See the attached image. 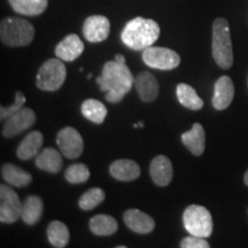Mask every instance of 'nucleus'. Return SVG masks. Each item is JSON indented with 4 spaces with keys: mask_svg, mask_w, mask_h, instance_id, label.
<instances>
[{
    "mask_svg": "<svg viewBox=\"0 0 248 248\" xmlns=\"http://www.w3.org/2000/svg\"><path fill=\"white\" fill-rule=\"evenodd\" d=\"M9 5L18 14L37 16L46 11L48 0H8Z\"/></svg>",
    "mask_w": 248,
    "mask_h": 248,
    "instance_id": "nucleus-23",
    "label": "nucleus"
},
{
    "mask_svg": "<svg viewBox=\"0 0 248 248\" xmlns=\"http://www.w3.org/2000/svg\"><path fill=\"white\" fill-rule=\"evenodd\" d=\"M67 69L61 59H49L42 64L36 77V85L43 91H57L63 85Z\"/></svg>",
    "mask_w": 248,
    "mask_h": 248,
    "instance_id": "nucleus-6",
    "label": "nucleus"
},
{
    "mask_svg": "<svg viewBox=\"0 0 248 248\" xmlns=\"http://www.w3.org/2000/svg\"><path fill=\"white\" fill-rule=\"evenodd\" d=\"M114 60L117 61V62H120V63H125V58H124L122 54H116L115 55V59H114Z\"/></svg>",
    "mask_w": 248,
    "mask_h": 248,
    "instance_id": "nucleus-32",
    "label": "nucleus"
},
{
    "mask_svg": "<svg viewBox=\"0 0 248 248\" xmlns=\"http://www.w3.org/2000/svg\"><path fill=\"white\" fill-rule=\"evenodd\" d=\"M47 239L55 248H63L69 243L70 234L67 225L60 221H53L48 224Z\"/></svg>",
    "mask_w": 248,
    "mask_h": 248,
    "instance_id": "nucleus-26",
    "label": "nucleus"
},
{
    "mask_svg": "<svg viewBox=\"0 0 248 248\" xmlns=\"http://www.w3.org/2000/svg\"><path fill=\"white\" fill-rule=\"evenodd\" d=\"M22 206L20 198L8 185H0V221L5 224L15 223L22 215Z\"/></svg>",
    "mask_w": 248,
    "mask_h": 248,
    "instance_id": "nucleus-8",
    "label": "nucleus"
},
{
    "mask_svg": "<svg viewBox=\"0 0 248 248\" xmlns=\"http://www.w3.org/2000/svg\"><path fill=\"white\" fill-rule=\"evenodd\" d=\"M1 177L14 187H24L32 182V176L29 172L12 163H6L1 167Z\"/></svg>",
    "mask_w": 248,
    "mask_h": 248,
    "instance_id": "nucleus-21",
    "label": "nucleus"
},
{
    "mask_svg": "<svg viewBox=\"0 0 248 248\" xmlns=\"http://www.w3.org/2000/svg\"><path fill=\"white\" fill-rule=\"evenodd\" d=\"M36 123V114L31 108L23 107L16 113L5 120L2 126V136L5 138H13Z\"/></svg>",
    "mask_w": 248,
    "mask_h": 248,
    "instance_id": "nucleus-10",
    "label": "nucleus"
},
{
    "mask_svg": "<svg viewBox=\"0 0 248 248\" xmlns=\"http://www.w3.org/2000/svg\"><path fill=\"white\" fill-rule=\"evenodd\" d=\"M44 144V136L39 131H32L28 133L21 144L18 145L16 154L17 157L21 160H30L39 154Z\"/></svg>",
    "mask_w": 248,
    "mask_h": 248,
    "instance_id": "nucleus-19",
    "label": "nucleus"
},
{
    "mask_svg": "<svg viewBox=\"0 0 248 248\" xmlns=\"http://www.w3.org/2000/svg\"><path fill=\"white\" fill-rule=\"evenodd\" d=\"M110 31V22L106 16L92 15L83 24V35L90 43H101L108 38Z\"/></svg>",
    "mask_w": 248,
    "mask_h": 248,
    "instance_id": "nucleus-11",
    "label": "nucleus"
},
{
    "mask_svg": "<svg viewBox=\"0 0 248 248\" xmlns=\"http://www.w3.org/2000/svg\"><path fill=\"white\" fill-rule=\"evenodd\" d=\"M119 229V224L114 217L105 214H99L90 219V230L93 234L100 235H111Z\"/></svg>",
    "mask_w": 248,
    "mask_h": 248,
    "instance_id": "nucleus-24",
    "label": "nucleus"
},
{
    "mask_svg": "<svg viewBox=\"0 0 248 248\" xmlns=\"http://www.w3.org/2000/svg\"><path fill=\"white\" fill-rule=\"evenodd\" d=\"M150 173L155 185L161 187L169 185L173 175L171 161L164 155H157L152 160Z\"/></svg>",
    "mask_w": 248,
    "mask_h": 248,
    "instance_id": "nucleus-14",
    "label": "nucleus"
},
{
    "mask_svg": "<svg viewBox=\"0 0 248 248\" xmlns=\"http://www.w3.org/2000/svg\"><path fill=\"white\" fill-rule=\"evenodd\" d=\"M44 212V203L38 195H30L24 200L21 218L28 225H35L40 221Z\"/></svg>",
    "mask_w": 248,
    "mask_h": 248,
    "instance_id": "nucleus-22",
    "label": "nucleus"
},
{
    "mask_svg": "<svg viewBox=\"0 0 248 248\" xmlns=\"http://www.w3.org/2000/svg\"><path fill=\"white\" fill-rule=\"evenodd\" d=\"M182 142L195 156L203 154L206 147V132L200 123H194L190 131L182 135Z\"/></svg>",
    "mask_w": 248,
    "mask_h": 248,
    "instance_id": "nucleus-18",
    "label": "nucleus"
},
{
    "mask_svg": "<svg viewBox=\"0 0 248 248\" xmlns=\"http://www.w3.org/2000/svg\"><path fill=\"white\" fill-rule=\"evenodd\" d=\"M186 231L192 235L208 238L213 233V217L207 208L199 204H191L183 214Z\"/></svg>",
    "mask_w": 248,
    "mask_h": 248,
    "instance_id": "nucleus-5",
    "label": "nucleus"
},
{
    "mask_svg": "<svg viewBox=\"0 0 248 248\" xmlns=\"http://www.w3.org/2000/svg\"><path fill=\"white\" fill-rule=\"evenodd\" d=\"M133 126H135V128H138V126H140V128H144V123H142V122L136 123V124H135V125H133Z\"/></svg>",
    "mask_w": 248,
    "mask_h": 248,
    "instance_id": "nucleus-34",
    "label": "nucleus"
},
{
    "mask_svg": "<svg viewBox=\"0 0 248 248\" xmlns=\"http://www.w3.org/2000/svg\"><path fill=\"white\" fill-rule=\"evenodd\" d=\"M80 110H82V114L84 115V117L95 124L104 123L107 116L106 106L101 101L95 100V99H88V100H85L82 104Z\"/></svg>",
    "mask_w": 248,
    "mask_h": 248,
    "instance_id": "nucleus-27",
    "label": "nucleus"
},
{
    "mask_svg": "<svg viewBox=\"0 0 248 248\" xmlns=\"http://www.w3.org/2000/svg\"><path fill=\"white\" fill-rule=\"evenodd\" d=\"M109 172L117 181L132 182L140 176V167L133 160L120 159L110 164Z\"/></svg>",
    "mask_w": 248,
    "mask_h": 248,
    "instance_id": "nucleus-17",
    "label": "nucleus"
},
{
    "mask_svg": "<svg viewBox=\"0 0 248 248\" xmlns=\"http://www.w3.org/2000/svg\"><path fill=\"white\" fill-rule=\"evenodd\" d=\"M64 177L70 184H82L89 181L90 170L84 163H74L68 167Z\"/></svg>",
    "mask_w": 248,
    "mask_h": 248,
    "instance_id": "nucleus-29",
    "label": "nucleus"
},
{
    "mask_svg": "<svg viewBox=\"0 0 248 248\" xmlns=\"http://www.w3.org/2000/svg\"><path fill=\"white\" fill-rule=\"evenodd\" d=\"M176 93H177V99L182 106L191 110H200L203 107V100L198 95V93L191 85L181 83L177 85Z\"/></svg>",
    "mask_w": 248,
    "mask_h": 248,
    "instance_id": "nucleus-25",
    "label": "nucleus"
},
{
    "mask_svg": "<svg viewBox=\"0 0 248 248\" xmlns=\"http://www.w3.org/2000/svg\"><path fill=\"white\" fill-rule=\"evenodd\" d=\"M57 144L60 152L67 159H77L84 150V141L82 136L76 129L71 126H66L58 133Z\"/></svg>",
    "mask_w": 248,
    "mask_h": 248,
    "instance_id": "nucleus-9",
    "label": "nucleus"
},
{
    "mask_svg": "<svg viewBox=\"0 0 248 248\" xmlns=\"http://www.w3.org/2000/svg\"><path fill=\"white\" fill-rule=\"evenodd\" d=\"M142 61L159 70H172L181 64V57L173 49L151 46L142 52Z\"/></svg>",
    "mask_w": 248,
    "mask_h": 248,
    "instance_id": "nucleus-7",
    "label": "nucleus"
},
{
    "mask_svg": "<svg viewBox=\"0 0 248 248\" xmlns=\"http://www.w3.org/2000/svg\"><path fill=\"white\" fill-rule=\"evenodd\" d=\"M160 36V27L154 20L136 17L125 24L121 33L123 44L135 51L151 47Z\"/></svg>",
    "mask_w": 248,
    "mask_h": 248,
    "instance_id": "nucleus-2",
    "label": "nucleus"
},
{
    "mask_svg": "<svg viewBox=\"0 0 248 248\" xmlns=\"http://www.w3.org/2000/svg\"><path fill=\"white\" fill-rule=\"evenodd\" d=\"M135 86L139 98L145 102H152L159 97L160 86L157 79L148 71H142L135 78Z\"/></svg>",
    "mask_w": 248,
    "mask_h": 248,
    "instance_id": "nucleus-16",
    "label": "nucleus"
},
{
    "mask_svg": "<svg viewBox=\"0 0 248 248\" xmlns=\"http://www.w3.org/2000/svg\"><path fill=\"white\" fill-rule=\"evenodd\" d=\"M35 37V28L29 21L21 17L9 16L0 23V38L9 47L29 45Z\"/></svg>",
    "mask_w": 248,
    "mask_h": 248,
    "instance_id": "nucleus-4",
    "label": "nucleus"
},
{
    "mask_svg": "<svg viewBox=\"0 0 248 248\" xmlns=\"http://www.w3.org/2000/svg\"><path fill=\"white\" fill-rule=\"evenodd\" d=\"M244 181H245V184H246V185L248 186V170H247V171H246V173H245Z\"/></svg>",
    "mask_w": 248,
    "mask_h": 248,
    "instance_id": "nucleus-33",
    "label": "nucleus"
},
{
    "mask_svg": "<svg viewBox=\"0 0 248 248\" xmlns=\"http://www.w3.org/2000/svg\"><path fill=\"white\" fill-rule=\"evenodd\" d=\"M182 248H209L210 245L206 238L197 237V235H188L181 241Z\"/></svg>",
    "mask_w": 248,
    "mask_h": 248,
    "instance_id": "nucleus-31",
    "label": "nucleus"
},
{
    "mask_svg": "<svg viewBox=\"0 0 248 248\" xmlns=\"http://www.w3.org/2000/svg\"><path fill=\"white\" fill-rule=\"evenodd\" d=\"M35 162L37 168L51 173H57L60 171L62 169V164H63L60 152L51 147L44 148L37 155Z\"/></svg>",
    "mask_w": 248,
    "mask_h": 248,
    "instance_id": "nucleus-20",
    "label": "nucleus"
},
{
    "mask_svg": "<svg viewBox=\"0 0 248 248\" xmlns=\"http://www.w3.org/2000/svg\"><path fill=\"white\" fill-rule=\"evenodd\" d=\"M101 91L106 92V100L111 104L120 102L135 84L131 70L125 63L115 60L105 63L101 76L97 78Z\"/></svg>",
    "mask_w": 248,
    "mask_h": 248,
    "instance_id": "nucleus-1",
    "label": "nucleus"
},
{
    "mask_svg": "<svg viewBox=\"0 0 248 248\" xmlns=\"http://www.w3.org/2000/svg\"><path fill=\"white\" fill-rule=\"evenodd\" d=\"M83 51H84V44L79 37L75 33H70L57 45L55 55L62 61L71 62L79 58Z\"/></svg>",
    "mask_w": 248,
    "mask_h": 248,
    "instance_id": "nucleus-15",
    "label": "nucleus"
},
{
    "mask_svg": "<svg viewBox=\"0 0 248 248\" xmlns=\"http://www.w3.org/2000/svg\"><path fill=\"white\" fill-rule=\"evenodd\" d=\"M24 104H26V97H24L22 92L17 91L15 93V101L11 105V106L0 107V120L5 121L6 119H8L9 116H12L13 114L16 113V111L20 110L21 108H23Z\"/></svg>",
    "mask_w": 248,
    "mask_h": 248,
    "instance_id": "nucleus-30",
    "label": "nucleus"
},
{
    "mask_svg": "<svg viewBox=\"0 0 248 248\" xmlns=\"http://www.w3.org/2000/svg\"><path fill=\"white\" fill-rule=\"evenodd\" d=\"M123 219L130 230L138 234H148L155 228L154 219L139 209H128L124 213Z\"/></svg>",
    "mask_w": 248,
    "mask_h": 248,
    "instance_id": "nucleus-13",
    "label": "nucleus"
},
{
    "mask_svg": "<svg viewBox=\"0 0 248 248\" xmlns=\"http://www.w3.org/2000/svg\"><path fill=\"white\" fill-rule=\"evenodd\" d=\"M234 97V85L229 76H221L216 80L214 88L213 106L217 110L226 109Z\"/></svg>",
    "mask_w": 248,
    "mask_h": 248,
    "instance_id": "nucleus-12",
    "label": "nucleus"
},
{
    "mask_svg": "<svg viewBox=\"0 0 248 248\" xmlns=\"http://www.w3.org/2000/svg\"><path fill=\"white\" fill-rule=\"evenodd\" d=\"M213 57L222 69H230L233 64L230 26L223 17L216 18L213 23Z\"/></svg>",
    "mask_w": 248,
    "mask_h": 248,
    "instance_id": "nucleus-3",
    "label": "nucleus"
},
{
    "mask_svg": "<svg viewBox=\"0 0 248 248\" xmlns=\"http://www.w3.org/2000/svg\"><path fill=\"white\" fill-rule=\"evenodd\" d=\"M105 198H106V194L102 188L92 187L79 198L78 206L83 210H92L101 202H104Z\"/></svg>",
    "mask_w": 248,
    "mask_h": 248,
    "instance_id": "nucleus-28",
    "label": "nucleus"
}]
</instances>
